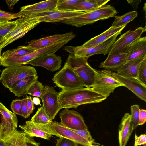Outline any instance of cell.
<instances>
[{
  "label": "cell",
  "instance_id": "obj_49",
  "mask_svg": "<svg viewBox=\"0 0 146 146\" xmlns=\"http://www.w3.org/2000/svg\"><path fill=\"white\" fill-rule=\"evenodd\" d=\"M0 66H1V64H0V71H1V70H0Z\"/></svg>",
  "mask_w": 146,
  "mask_h": 146
},
{
  "label": "cell",
  "instance_id": "obj_12",
  "mask_svg": "<svg viewBox=\"0 0 146 146\" xmlns=\"http://www.w3.org/2000/svg\"><path fill=\"white\" fill-rule=\"evenodd\" d=\"M145 30V28L140 27L134 30H129L121 35L112 45L108 55L123 51L126 47L140 38Z\"/></svg>",
  "mask_w": 146,
  "mask_h": 146
},
{
  "label": "cell",
  "instance_id": "obj_28",
  "mask_svg": "<svg viewBox=\"0 0 146 146\" xmlns=\"http://www.w3.org/2000/svg\"><path fill=\"white\" fill-rule=\"evenodd\" d=\"M25 133L23 131L16 130L3 140L5 146H20Z\"/></svg>",
  "mask_w": 146,
  "mask_h": 146
},
{
  "label": "cell",
  "instance_id": "obj_44",
  "mask_svg": "<svg viewBox=\"0 0 146 146\" xmlns=\"http://www.w3.org/2000/svg\"><path fill=\"white\" fill-rule=\"evenodd\" d=\"M18 0H6L5 1L9 7L10 9H12L18 1Z\"/></svg>",
  "mask_w": 146,
  "mask_h": 146
},
{
  "label": "cell",
  "instance_id": "obj_40",
  "mask_svg": "<svg viewBox=\"0 0 146 146\" xmlns=\"http://www.w3.org/2000/svg\"><path fill=\"white\" fill-rule=\"evenodd\" d=\"M21 111L22 116L26 119L29 117L27 106V96L21 99Z\"/></svg>",
  "mask_w": 146,
  "mask_h": 146
},
{
  "label": "cell",
  "instance_id": "obj_14",
  "mask_svg": "<svg viewBox=\"0 0 146 146\" xmlns=\"http://www.w3.org/2000/svg\"><path fill=\"white\" fill-rule=\"evenodd\" d=\"M58 0H47L22 7L18 12L21 16L45 12L57 11Z\"/></svg>",
  "mask_w": 146,
  "mask_h": 146
},
{
  "label": "cell",
  "instance_id": "obj_38",
  "mask_svg": "<svg viewBox=\"0 0 146 146\" xmlns=\"http://www.w3.org/2000/svg\"><path fill=\"white\" fill-rule=\"evenodd\" d=\"M40 143L35 141L33 137L25 133V137L20 146H40Z\"/></svg>",
  "mask_w": 146,
  "mask_h": 146
},
{
  "label": "cell",
  "instance_id": "obj_21",
  "mask_svg": "<svg viewBox=\"0 0 146 146\" xmlns=\"http://www.w3.org/2000/svg\"><path fill=\"white\" fill-rule=\"evenodd\" d=\"M123 50L128 54L127 61L146 55V37H140Z\"/></svg>",
  "mask_w": 146,
  "mask_h": 146
},
{
  "label": "cell",
  "instance_id": "obj_26",
  "mask_svg": "<svg viewBox=\"0 0 146 146\" xmlns=\"http://www.w3.org/2000/svg\"><path fill=\"white\" fill-rule=\"evenodd\" d=\"M35 50L28 46H20L16 48L7 50L1 54V58L21 56L26 55L35 51Z\"/></svg>",
  "mask_w": 146,
  "mask_h": 146
},
{
  "label": "cell",
  "instance_id": "obj_35",
  "mask_svg": "<svg viewBox=\"0 0 146 146\" xmlns=\"http://www.w3.org/2000/svg\"><path fill=\"white\" fill-rule=\"evenodd\" d=\"M21 16V15L18 13H13L3 11L0 9V22L9 21Z\"/></svg>",
  "mask_w": 146,
  "mask_h": 146
},
{
  "label": "cell",
  "instance_id": "obj_43",
  "mask_svg": "<svg viewBox=\"0 0 146 146\" xmlns=\"http://www.w3.org/2000/svg\"><path fill=\"white\" fill-rule=\"evenodd\" d=\"M146 121V111L140 110L139 113L138 125H143Z\"/></svg>",
  "mask_w": 146,
  "mask_h": 146
},
{
  "label": "cell",
  "instance_id": "obj_37",
  "mask_svg": "<svg viewBox=\"0 0 146 146\" xmlns=\"http://www.w3.org/2000/svg\"><path fill=\"white\" fill-rule=\"evenodd\" d=\"M72 131L80 136L92 144H98L95 141L93 138L88 129L84 130H76L70 129Z\"/></svg>",
  "mask_w": 146,
  "mask_h": 146
},
{
  "label": "cell",
  "instance_id": "obj_36",
  "mask_svg": "<svg viewBox=\"0 0 146 146\" xmlns=\"http://www.w3.org/2000/svg\"><path fill=\"white\" fill-rule=\"evenodd\" d=\"M10 108L13 113L22 116L21 99H17L13 100L11 103Z\"/></svg>",
  "mask_w": 146,
  "mask_h": 146
},
{
  "label": "cell",
  "instance_id": "obj_25",
  "mask_svg": "<svg viewBox=\"0 0 146 146\" xmlns=\"http://www.w3.org/2000/svg\"><path fill=\"white\" fill-rule=\"evenodd\" d=\"M110 1V0H82L76 7L75 11L89 12L104 6Z\"/></svg>",
  "mask_w": 146,
  "mask_h": 146
},
{
  "label": "cell",
  "instance_id": "obj_45",
  "mask_svg": "<svg viewBox=\"0 0 146 146\" xmlns=\"http://www.w3.org/2000/svg\"><path fill=\"white\" fill-rule=\"evenodd\" d=\"M34 104L36 105H40V100L38 97H34L33 99Z\"/></svg>",
  "mask_w": 146,
  "mask_h": 146
},
{
  "label": "cell",
  "instance_id": "obj_9",
  "mask_svg": "<svg viewBox=\"0 0 146 146\" xmlns=\"http://www.w3.org/2000/svg\"><path fill=\"white\" fill-rule=\"evenodd\" d=\"M58 94L54 87L44 86L41 98L43 103L42 107L52 121L61 109L58 102Z\"/></svg>",
  "mask_w": 146,
  "mask_h": 146
},
{
  "label": "cell",
  "instance_id": "obj_24",
  "mask_svg": "<svg viewBox=\"0 0 146 146\" xmlns=\"http://www.w3.org/2000/svg\"><path fill=\"white\" fill-rule=\"evenodd\" d=\"M19 127L24 133L33 137H36L49 140L52 136L38 128L31 120L26 121L25 124L20 125Z\"/></svg>",
  "mask_w": 146,
  "mask_h": 146
},
{
  "label": "cell",
  "instance_id": "obj_22",
  "mask_svg": "<svg viewBox=\"0 0 146 146\" xmlns=\"http://www.w3.org/2000/svg\"><path fill=\"white\" fill-rule=\"evenodd\" d=\"M37 75L26 77L16 82L9 89L16 96L18 97L26 94L29 88L37 80Z\"/></svg>",
  "mask_w": 146,
  "mask_h": 146
},
{
  "label": "cell",
  "instance_id": "obj_31",
  "mask_svg": "<svg viewBox=\"0 0 146 146\" xmlns=\"http://www.w3.org/2000/svg\"><path fill=\"white\" fill-rule=\"evenodd\" d=\"M44 86L38 80L33 83L29 88L27 94L41 98Z\"/></svg>",
  "mask_w": 146,
  "mask_h": 146
},
{
  "label": "cell",
  "instance_id": "obj_42",
  "mask_svg": "<svg viewBox=\"0 0 146 146\" xmlns=\"http://www.w3.org/2000/svg\"><path fill=\"white\" fill-rule=\"evenodd\" d=\"M27 98L28 115L29 117L31 114L33 112L35 108L34 106V104L31 97L27 96Z\"/></svg>",
  "mask_w": 146,
  "mask_h": 146
},
{
  "label": "cell",
  "instance_id": "obj_39",
  "mask_svg": "<svg viewBox=\"0 0 146 146\" xmlns=\"http://www.w3.org/2000/svg\"><path fill=\"white\" fill-rule=\"evenodd\" d=\"M78 144L68 139L59 137L55 146H78Z\"/></svg>",
  "mask_w": 146,
  "mask_h": 146
},
{
  "label": "cell",
  "instance_id": "obj_34",
  "mask_svg": "<svg viewBox=\"0 0 146 146\" xmlns=\"http://www.w3.org/2000/svg\"><path fill=\"white\" fill-rule=\"evenodd\" d=\"M137 79L143 84L146 86V58L142 61L140 66Z\"/></svg>",
  "mask_w": 146,
  "mask_h": 146
},
{
  "label": "cell",
  "instance_id": "obj_27",
  "mask_svg": "<svg viewBox=\"0 0 146 146\" xmlns=\"http://www.w3.org/2000/svg\"><path fill=\"white\" fill-rule=\"evenodd\" d=\"M137 15V11H133L127 12L121 16H114L115 19L111 27L117 28L126 25L133 20Z\"/></svg>",
  "mask_w": 146,
  "mask_h": 146
},
{
  "label": "cell",
  "instance_id": "obj_11",
  "mask_svg": "<svg viewBox=\"0 0 146 146\" xmlns=\"http://www.w3.org/2000/svg\"><path fill=\"white\" fill-rule=\"evenodd\" d=\"M61 124L70 129L84 130L88 129L83 118L78 112L65 109L59 114Z\"/></svg>",
  "mask_w": 146,
  "mask_h": 146
},
{
  "label": "cell",
  "instance_id": "obj_33",
  "mask_svg": "<svg viewBox=\"0 0 146 146\" xmlns=\"http://www.w3.org/2000/svg\"><path fill=\"white\" fill-rule=\"evenodd\" d=\"M140 109L138 105H131V112L133 131L138 125Z\"/></svg>",
  "mask_w": 146,
  "mask_h": 146
},
{
  "label": "cell",
  "instance_id": "obj_3",
  "mask_svg": "<svg viewBox=\"0 0 146 146\" xmlns=\"http://www.w3.org/2000/svg\"><path fill=\"white\" fill-rule=\"evenodd\" d=\"M122 86L124 85L113 75L109 70L95 69L94 84L91 88L95 92L107 98L116 88Z\"/></svg>",
  "mask_w": 146,
  "mask_h": 146
},
{
  "label": "cell",
  "instance_id": "obj_1",
  "mask_svg": "<svg viewBox=\"0 0 146 146\" xmlns=\"http://www.w3.org/2000/svg\"><path fill=\"white\" fill-rule=\"evenodd\" d=\"M107 98L95 92L91 88L84 87L62 90L58 94V102L61 109L74 108L76 109L80 105L100 103Z\"/></svg>",
  "mask_w": 146,
  "mask_h": 146
},
{
  "label": "cell",
  "instance_id": "obj_48",
  "mask_svg": "<svg viewBox=\"0 0 146 146\" xmlns=\"http://www.w3.org/2000/svg\"><path fill=\"white\" fill-rule=\"evenodd\" d=\"M3 37L0 36V43L3 41Z\"/></svg>",
  "mask_w": 146,
  "mask_h": 146
},
{
  "label": "cell",
  "instance_id": "obj_2",
  "mask_svg": "<svg viewBox=\"0 0 146 146\" xmlns=\"http://www.w3.org/2000/svg\"><path fill=\"white\" fill-rule=\"evenodd\" d=\"M117 13L113 6L105 5L97 9L64 20L60 22L80 27L100 20L113 17Z\"/></svg>",
  "mask_w": 146,
  "mask_h": 146
},
{
  "label": "cell",
  "instance_id": "obj_18",
  "mask_svg": "<svg viewBox=\"0 0 146 146\" xmlns=\"http://www.w3.org/2000/svg\"><path fill=\"white\" fill-rule=\"evenodd\" d=\"M128 56V53L124 50L108 55L106 60L100 64L99 67L117 71L127 61Z\"/></svg>",
  "mask_w": 146,
  "mask_h": 146
},
{
  "label": "cell",
  "instance_id": "obj_50",
  "mask_svg": "<svg viewBox=\"0 0 146 146\" xmlns=\"http://www.w3.org/2000/svg\"><path fill=\"white\" fill-rule=\"evenodd\" d=\"M144 146H146V144L144 145Z\"/></svg>",
  "mask_w": 146,
  "mask_h": 146
},
{
  "label": "cell",
  "instance_id": "obj_16",
  "mask_svg": "<svg viewBox=\"0 0 146 146\" xmlns=\"http://www.w3.org/2000/svg\"><path fill=\"white\" fill-rule=\"evenodd\" d=\"M146 55L127 61L117 71L119 75L126 78L137 79L138 71Z\"/></svg>",
  "mask_w": 146,
  "mask_h": 146
},
{
  "label": "cell",
  "instance_id": "obj_32",
  "mask_svg": "<svg viewBox=\"0 0 146 146\" xmlns=\"http://www.w3.org/2000/svg\"><path fill=\"white\" fill-rule=\"evenodd\" d=\"M16 20L13 21L0 22V36L3 38L15 27Z\"/></svg>",
  "mask_w": 146,
  "mask_h": 146
},
{
  "label": "cell",
  "instance_id": "obj_19",
  "mask_svg": "<svg viewBox=\"0 0 146 146\" xmlns=\"http://www.w3.org/2000/svg\"><path fill=\"white\" fill-rule=\"evenodd\" d=\"M131 115L124 114L122 118L118 130L119 146H125L133 131Z\"/></svg>",
  "mask_w": 146,
  "mask_h": 146
},
{
  "label": "cell",
  "instance_id": "obj_30",
  "mask_svg": "<svg viewBox=\"0 0 146 146\" xmlns=\"http://www.w3.org/2000/svg\"><path fill=\"white\" fill-rule=\"evenodd\" d=\"M31 121L35 124L41 125L47 124L52 121L42 107L38 108Z\"/></svg>",
  "mask_w": 146,
  "mask_h": 146
},
{
  "label": "cell",
  "instance_id": "obj_7",
  "mask_svg": "<svg viewBox=\"0 0 146 146\" xmlns=\"http://www.w3.org/2000/svg\"><path fill=\"white\" fill-rule=\"evenodd\" d=\"M121 32H118L104 42L93 47L81 48L78 46H66L64 49L69 54L76 58L88 59L90 56L94 55L103 54L105 55L109 53L117 36Z\"/></svg>",
  "mask_w": 146,
  "mask_h": 146
},
{
  "label": "cell",
  "instance_id": "obj_51",
  "mask_svg": "<svg viewBox=\"0 0 146 146\" xmlns=\"http://www.w3.org/2000/svg\"></svg>",
  "mask_w": 146,
  "mask_h": 146
},
{
  "label": "cell",
  "instance_id": "obj_10",
  "mask_svg": "<svg viewBox=\"0 0 146 146\" xmlns=\"http://www.w3.org/2000/svg\"><path fill=\"white\" fill-rule=\"evenodd\" d=\"M0 139L3 140L17 130L18 120L16 114L9 110L0 102Z\"/></svg>",
  "mask_w": 146,
  "mask_h": 146
},
{
  "label": "cell",
  "instance_id": "obj_13",
  "mask_svg": "<svg viewBox=\"0 0 146 146\" xmlns=\"http://www.w3.org/2000/svg\"><path fill=\"white\" fill-rule=\"evenodd\" d=\"M61 57L52 52L41 56L30 61L27 64L35 66H41L48 71L53 72L59 70L61 67Z\"/></svg>",
  "mask_w": 146,
  "mask_h": 146
},
{
  "label": "cell",
  "instance_id": "obj_23",
  "mask_svg": "<svg viewBox=\"0 0 146 146\" xmlns=\"http://www.w3.org/2000/svg\"><path fill=\"white\" fill-rule=\"evenodd\" d=\"M84 13L76 11H56L49 15L38 17L37 19L40 22H60L64 20L77 16Z\"/></svg>",
  "mask_w": 146,
  "mask_h": 146
},
{
  "label": "cell",
  "instance_id": "obj_46",
  "mask_svg": "<svg viewBox=\"0 0 146 146\" xmlns=\"http://www.w3.org/2000/svg\"><path fill=\"white\" fill-rule=\"evenodd\" d=\"M0 146H5L4 141L2 139H0Z\"/></svg>",
  "mask_w": 146,
  "mask_h": 146
},
{
  "label": "cell",
  "instance_id": "obj_4",
  "mask_svg": "<svg viewBox=\"0 0 146 146\" xmlns=\"http://www.w3.org/2000/svg\"><path fill=\"white\" fill-rule=\"evenodd\" d=\"M87 59L69 54L66 63L80 78L85 87L90 88L94 84L95 69L90 65Z\"/></svg>",
  "mask_w": 146,
  "mask_h": 146
},
{
  "label": "cell",
  "instance_id": "obj_5",
  "mask_svg": "<svg viewBox=\"0 0 146 146\" xmlns=\"http://www.w3.org/2000/svg\"><path fill=\"white\" fill-rule=\"evenodd\" d=\"M37 75L34 67L25 65L6 67L1 72L0 81L5 87L9 89L17 82L26 77Z\"/></svg>",
  "mask_w": 146,
  "mask_h": 146
},
{
  "label": "cell",
  "instance_id": "obj_15",
  "mask_svg": "<svg viewBox=\"0 0 146 146\" xmlns=\"http://www.w3.org/2000/svg\"><path fill=\"white\" fill-rule=\"evenodd\" d=\"M112 74L124 86L131 91L137 97L146 101V86L137 78H125L115 72H113Z\"/></svg>",
  "mask_w": 146,
  "mask_h": 146
},
{
  "label": "cell",
  "instance_id": "obj_8",
  "mask_svg": "<svg viewBox=\"0 0 146 146\" xmlns=\"http://www.w3.org/2000/svg\"><path fill=\"white\" fill-rule=\"evenodd\" d=\"M52 80L56 86L62 90L85 87L80 78L66 63L61 70L55 74Z\"/></svg>",
  "mask_w": 146,
  "mask_h": 146
},
{
  "label": "cell",
  "instance_id": "obj_17",
  "mask_svg": "<svg viewBox=\"0 0 146 146\" xmlns=\"http://www.w3.org/2000/svg\"><path fill=\"white\" fill-rule=\"evenodd\" d=\"M74 34L72 32L63 34H56L36 40L28 42V46L35 50L42 48L55 44Z\"/></svg>",
  "mask_w": 146,
  "mask_h": 146
},
{
  "label": "cell",
  "instance_id": "obj_6",
  "mask_svg": "<svg viewBox=\"0 0 146 146\" xmlns=\"http://www.w3.org/2000/svg\"><path fill=\"white\" fill-rule=\"evenodd\" d=\"M33 123L39 129L52 135L68 139L82 146H92L93 145L70 129L62 125L60 122L52 121L45 125Z\"/></svg>",
  "mask_w": 146,
  "mask_h": 146
},
{
  "label": "cell",
  "instance_id": "obj_47",
  "mask_svg": "<svg viewBox=\"0 0 146 146\" xmlns=\"http://www.w3.org/2000/svg\"><path fill=\"white\" fill-rule=\"evenodd\" d=\"M92 146H105L104 145H100L99 144H93Z\"/></svg>",
  "mask_w": 146,
  "mask_h": 146
},
{
  "label": "cell",
  "instance_id": "obj_41",
  "mask_svg": "<svg viewBox=\"0 0 146 146\" xmlns=\"http://www.w3.org/2000/svg\"><path fill=\"white\" fill-rule=\"evenodd\" d=\"M135 141L134 146H138L144 145L146 143V135L145 134H141L138 137L136 134L135 135Z\"/></svg>",
  "mask_w": 146,
  "mask_h": 146
},
{
  "label": "cell",
  "instance_id": "obj_29",
  "mask_svg": "<svg viewBox=\"0 0 146 146\" xmlns=\"http://www.w3.org/2000/svg\"><path fill=\"white\" fill-rule=\"evenodd\" d=\"M82 0H58L57 11H74Z\"/></svg>",
  "mask_w": 146,
  "mask_h": 146
},
{
  "label": "cell",
  "instance_id": "obj_20",
  "mask_svg": "<svg viewBox=\"0 0 146 146\" xmlns=\"http://www.w3.org/2000/svg\"><path fill=\"white\" fill-rule=\"evenodd\" d=\"M126 25L119 27H111L109 28L84 43L83 45L78 46L81 48H88L99 45L107 40L119 32L121 31Z\"/></svg>",
  "mask_w": 146,
  "mask_h": 146
}]
</instances>
